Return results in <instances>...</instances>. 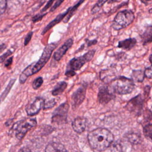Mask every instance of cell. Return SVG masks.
Returning a JSON list of instances; mask_svg holds the SVG:
<instances>
[{
  "mask_svg": "<svg viewBox=\"0 0 152 152\" xmlns=\"http://www.w3.org/2000/svg\"><path fill=\"white\" fill-rule=\"evenodd\" d=\"M128 141L133 144L140 143L141 137L137 133H129L126 135Z\"/></svg>",
  "mask_w": 152,
  "mask_h": 152,
  "instance_id": "23",
  "label": "cell"
},
{
  "mask_svg": "<svg viewBox=\"0 0 152 152\" xmlns=\"http://www.w3.org/2000/svg\"><path fill=\"white\" fill-rule=\"evenodd\" d=\"M135 84L132 79L124 76L115 78L110 81V88L112 91L120 95L131 93L134 89Z\"/></svg>",
  "mask_w": 152,
  "mask_h": 152,
  "instance_id": "3",
  "label": "cell"
},
{
  "mask_svg": "<svg viewBox=\"0 0 152 152\" xmlns=\"http://www.w3.org/2000/svg\"><path fill=\"white\" fill-rule=\"evenodd\" d=\"M88 141L90 147L97 151H104L109 148L114 140L112 133L107 129L99 128L88 134Z\"/></svg>",
  "mask_w": 152,
  "mask_h": 152,
  "instance_id": "1",
  "label": "cell"
},
{
  "mask_svg": "<svg viewBox=\"0 0 152 152\" xmlns=\"http://www.w3.org/2000/svg\"><path fill=\"white\" fill-rule=\"evenodd\" d=\"M87 126V119L83 117L76 118L72 123V129L78 134L83 132Z\"/></svg>",
  "mask_w": 152,
  "mask_h": 152,
  "instance_id": "13",
  "label": "cell"
},
{
  "mask_svg": "<svg viewBox=\"0 0 152 152\" xmlns=\"http://www.w3.org/2000/svg\"><path fill=\"white\" fill-rule=\"evenodd\" d=\"M15 81V79H11L10 81V83H8V86H7L5 90L3 91V93L1 94V96H0V103H1L2 101H4V100L6 98V97L8 94L9 92L10 91L13 84H14Z\"/></svg>",
  "mask_w": 152,
  "mask_h": 152,
  "instance_id": "21",
  "label": "cell"
},
{
  "mask_svg": "<svg viewBox=\"0 0 152 152\" xmlns=\"http://www.w3.org/2000/svg\"><path fill=\"white\" fill-rule=\"evenodd\" d=\"M54 1H53V0H51V1H49L48 2H47V4H46V5H45V6L43 8V9L42 10V12H44V11H46L52 5V4H53V2Z\"/></svg>",
  "mask_w": 152,
  "mask_h": 152,
  "instance_id": "33",
  "label": "cell"
},
{
  "mask_svg": "<svg viewBox=\"0 0 152 152\" xmlns=\"http://www.w3.org/2000/svg\"><path fill=\"white\" fill-rule=\"evenodd\" d=\"M132 77L137 82H142L145 77L144 72L141 70H134L132 72Z\"/></svg>",
  "mask_w": 152,
  "mask_h": 152,
  "instance_id": "20",
  "label": "cell"
},
{
  "mask_svg": "<svg viewBox=\"0 0 152 152\" xmlns=\"http://www.w3.org/2000/svg\"><path fill=\"white\" fill-rule=\"evenodd\" d=\"M69 106L68 103H62L53 111L52 116V122L58 124H64L66 122L67 113Z\"/></svg>",
  "mask_w": 152,
  "mask_h": 152,
  "instance_id": "7",
  "label": "cell"
},
{
  "mask_svg": "<svg viewBox=\"0 0 152 152\" xmlns=\"http://www.w3.org/2000/svg\"><path fill=\"white\" fill-rule=\"evenodd\" d=\"M18 152H24V150L23 149H20Z\"/></svg>",
  "mask_w": 152,
  "mask_h": 152,
  "instance_id": "39",
  "label": "cell"
},
{
  "mask_svg": "<svg viewBox=\"0 0 152 152\" xmlns=\"http://www.w3.org/2000/svg\"><path fill=\"white\" fill-rule=\"evenodd\" d=\"M87 43V46L89 47L92 45H96L97 43V40L94 39V40H88V42Z\"/></svg>",
  "mask_w": 152,
  "mask_h": 152,
  "instance_id": "36",
  "label": "cell"
},
{
  "mask_svg": "<svg viewBox=\"0 0 152 152\" xmlns=\"http://www.w3.org/2000/svg\"><path fill=\"white\" fill-rule=\"evenodd\" d=\"M36 124V120L32 118H26L16 122L12 127L16 138L18 140H21L26 133L31 128H34Z\"/></svg>",
  "mask_w": 152,
  "mask_h": 152,
  "instance_id": "5",
  "label": "cell"
},
{
  "mask_svg": "<svg viewBox=\"0 0 152 152\" xmlns=\"http://www.w3.org/2000/svg\"><path fill=\"white\" fill-rule=\"evenodd\" d=\"M43 78L42 77H38L36 79L34 80V81L33 83V88L34 90H37L43 84Z\"/></svg>",
  "mask_w": 152,
  "mask_h": 152,
  "instance_id": "25",
  "label": "cell"
},
{
  "mask_svg": "<svg viewBox=\"0 0 152 152\" xmlns=\"http://www.w3.org/2000/svg\"><path fill=\"white\" fill-rule=\"evenodd\" d=\"M144 102V99L142 95L140 94L129 100L125 107L129 112L139 115L142 110Z\"/></svg>",
  "mask_w": 152,
  "mask_h": 152,
  "instance_id": "8",
  "label": "cell"
},
{
  "mask_svg": "<svg viewBox=\"0 0 152 152\" xmlns=\"http://www.w3.org/2000/svg\"><path fill=\"white\" fill-rule=\"evenodd\" d=\"M7 1L0 0V14H2L6 9L7 7Z\"/></svg>",
  "mask_w": 152,
  "mask_h": 152,
  "instance_id": "28",
  "label": "cell"
},
{
  "mask_svg": "<svg viewBox=\"0 0 152 152\" xmlns=\"http://www.w3.org/2000/svg\"><path fill=\"white\" fill-rule=\"evenodd\" d=\"M84 2V1H78L75 5H74L73 7H69V10H68V12L67 14V15H66V17L64 18L65 19L63 20V21L64 23H67L69 19L71 18V17L74 15V14L75 12V11H77L78 7L80 5V4L81 3H83Z\"/></svg>",
  "mask_w": 152,
  "mask_h": 152,
  "instance_id": "19",
  "label": "cell"
},
{
  "mask_svg": "<svg viewBox=\"0 0 152 152\" xmlns=\"http://www.w3.org/2000/svg\"><path fill=\"white\" fill-rule=\"evenodd\" d=\"M95 50L92 49L88 51L82 56L72 58L69 62L66 70H72L75 71L80 69L86 63L90 61L93 59L95 54Z\"/></svg>",
  "mask_w": 152,
  "mask_h": 152,
  "instance_id": "6",
  "label": "cell"
},
{
  "mask_svg": "<svg viewBox=\"0 0 152 152\" xmlns=\"http://www.w3.org/2000/svg\"><path fill=\"white\" fill-rule=\"evenodd\" d=\"M144 135L152 141V123L147 124L143 128Z\"/></svg>",
  "mask_w": 152,
  "mask_h": 152,
  "instance_id": "22",
  "label": "cell"
},
{
  "mask_svg": "<svg viewBox=\"0 0 152 152\" xmlns=\"http://www.w3.org/2000/svg\"><path fill=\"white\" fill-rule=\"evenodd\" d=\"M66 87H67V83L66 82L61 81L58 83L52 91V95L56 96L62 94L64 91Z\"/></svg>",
  "mask_w": 152,
  "mask_h": 152,
  "instance_id": "18",
  "label": "cell"
},
{
  "mask_svg": "<svg viewBox=\"0 0 152 152\" xmlns=\"http://www.w3.org/2000/svg\"><path fill=\"white\" fill-rule=\"evenodd\" d=\"M12 53V51H11L10 50H8L7 52L4 53L2 55L0 56V63L3 62L7 59V58L10 56V55H11Z\"/></svg>",
  "mask_w": 152,
  "mask_h": 152,
  "instance_id": "29",
  "label": "cell"
},
{
  "mask_svg": "<svg viewBox=\"0 0 152 152\" xmlns=\"http://www.w3.org/2000/svg\"><path fill=\"white\" fill-rule=\"evenodd\" d=\"M65 75L67 77H72L73 76H74L76 73L74 71H72V70H66V72H65Z\"/></svg>",
  "mask_w": 152,
  "mask_h": 152,
  "instance_id": "34",
  "label": "cell"
},
{
  "mask_svg": "<svg viewBox=\"0 0 152 152\" xmlns=\"http://www.w3.org/2000/svg\"><path fill=\"white\" fill-rule=\"evenodd\" d=\"M46 14V13L43 14H38L35 15L34 17H33L32 18V21L33 23H36L40 20H41L42 19V18Z\"/></svg>",
  "mask_w": 152,
  "mask_h": 152,
  "instance_id": "30",
  "label": "cell"
},
{
  "mask_svg": "<svg viewBox=\"0 0 152 152\" xmlns=\"http://www.w3.org/2000/svg\"><path fill=\"white\" fill-rule=\"evenodd\" d=\"M56 104V101L55 99H52L48 101L47 102H45V104L43 106V109H49L52 108Z\"/></svg>",
  "mask_w": 152,
  "mask_h": 152,
  "instance_id": "26",
  "label": "cell"
},
{
  "mask_svg": "<svg viewBox=\"0 0 152 152\" xmlns=\"http://www.w3.org/2000/svg\"><path fill=\"white\" fill-rule=\"evenodd\" d=\"M144 72L145 77L148 79H152V65L147 68Z\"/></svg>",
  "mask_w": 152,
  "mask_h": 152,
  "instance_id": "27",
  "label": "cell"
},
{
  "mask_svg": "<svg viewBox=\"0 0 152 152\" xmlns=\"http://www.w3.org/2000/svg\"><path fill=\"white\" fill-rule=\"evenodd\" d=\"M57 44L52 43L44 48L41 56L38 61L36 63H32L26 68L20 75L19 81L21 84H24L27 78L33 74H34L39 72L49 60L51 55L55 49L56 48Z\"/></svg>",
  "mask_w": 152,
  "mask_h": 152,
  "instance_id": "2",
  "label": "cell"
},
{
  "mask_svg": "<svg viewBox=\"0 0 152 152\" xmlns=\"http://www.w3.org/2000/svg\"><path fill=\"white\" fill-rule=\"evenodd\" d=\"M68 10H69V8L64 12L62 13V14H59L58 15H57L56 17V18L52 20L51 22H50L46 27L45 28H44V30H43L42 33V34H45L48 31H49L52 27H53V26H55L56 24H57L58 23H59V22H61L65 17L66 15H67L68 12Z\"/></svg>",
  "mask_w": 152,
  "mask_h": 152,
  "instance_id": "15",
  "label": "cell"
},
{
  "mask_svg": "<svg viewBox=\"0 0 152 152\" xmlns=\"http://www.w3.org/2000/svg\"><path fill=\"white\" fill-rule=\"evenodd\" d=\"M86 86H81L71 96V104L73 110L76 109L83 102L86 93Z\"/></svg>",
  "mask_w": 152,
  "mask_h": 152,
  "instance_id": "9",
  "label": "cell"
},
{
  "mask_svg": "<svg viewBox=\"0 0 152 152\" xmlns=\"http://www.w3.org/2000/svg\"><path fill=\"white\" fill-rule=\"evenodd\" d=\"M106 2V1H99L97 2V3L94 5V7L92 8L91 12L92 14H94L96 12H97L100 8L102 7L103 4Z\"/></svg>",
  "mask_w": 152,
  "mask_h": 152,
  "instance_id": "24",
  "label": "cell"
},
{
  "mask_svg": "<svg viewBox=\"0 0 152 152\" xmlns=\"http://www.w3.org/2000/svg\"><path fill=\"white\" fill-rule=\"evenodd\" d=\"M32 35H33V32H32V31H30V33H28L27 34V35L26 36V38L24 39V44L25 46L27 45L29 43V42H30V40H31V39Z\"/></svg>",
  "mask_w": 152,
  "mask_h": 152,
  "instance_id": "31",
  "label": "cell"
},
{
  "mask_svg": "<svg viewBox=\"0 0 152 152\" xmlns=\"http://www.w3.org/2000/svg\"><path fill=\"white\" fill-rule=\"evenodd\" d=\"M12 59H13V58L12 57H10L8 59L6 60L5 62V67H9L11 66V65L12 64Z\"/></svg>",
  "mask_w": 152,
  "mask_h": 152,
  "instance_id": "35",
  "label": "cell"
},
{
  "mask_svg": "<svg viewBox=\"0 0 152 152\" xmlns=\"http://www.w3.org/2000/svg\"><path fill=\"white\" fill-rule=\"evenodd\" d=\"M137 43V40L135 38H128L121 41H119L118 47L125 50H130Z\"/></svg>",
  "mask_w": 152,
  "mask_h": 152,
  "instance_id": "16",
  "label": "cell"
},
{
  "mask_svg": "<svg viewBox=\"0 0 152 152\" xmlns=\"http://www.w3.org/2000/svg\"><path fill=\"white\" fill-rule=\"evenodd\" d=\"M135 16L134 12L130 10H124L118 12L115 15L112 27L116 30L127 27L134 21Z\"/></svg>",
  "mask_w": 152,
  "mask_h": 152,
  "instance_id": "4",
  "label": "cell"
},
{
  "mask_svg": "<svg viewBox=\"0 0 152 152\" xmlns=\"http://www.w3.org/2000/svg\"><path fill=\"white\" fill-rule=\"evenodd\" d=\"M44 104L45 100L43 98L40 97H36L34 100L26 107V111L27 114L30 116L37 115L42 108L43 109Z\"/></svg>",
  "mask_w": 152,
  "mask_h": 152,
  "instance_id": "10",
  "label": "cell"
},
{
  "mask_svg": "<svg viewBox=\"0 0 152 152\" xmlns=\"http://www.w3.org/2000/svg\"><path fill=\"white\" fill-rule=\"evenodd\" d=\"M149 12H150V13H152V8H151V9L149 10Z\"/></svg>",
  "mask_w": 152,
  "mask_h": 152,
  "instance_id": "40",
  "label": "cell"
},
{
  "mask_svg": "<svg viewBox=\"0 0 152 152\" xmlns=\"http://www.w3.org/2000/svg\"><path fill=\"white\" fill-rule=\"evenodd\" d=\"M141 37L143 45H147L152 42V25L146 27Z\"/></svg>",
  "mask_w": 152,
  "mask_h": 152,
  "instance_id": "17",
  "label": "cell"
},
{
  "mask_svg": "<svg viewBox=\"0 0 152 152\" xmlns=\"http://www.w3.org/2000/svg\"><path fill=\"white\" fill-rule=\"evenodd\" d=\"M63 2V1H60V0H58V1H56V2H55V4L52 7V8H50V12H52V11H53L56 8H58L60 5H61V4H62Z\"/></svg>",
  "mask_w": 152,
  "mask_h": 152,
  "instance_id": "32",
  "label": "cell"
},
{
  "mask_svg": "<svg viewBox=\"0 0 152 152\" xmlns=\"http://www.w3.org/2000/svg\"><path fill=\"white\" fill-rule=\"evenodd\" d=\"M6 48V45L5 44H2L1 46H0V52L4 50Z\"/></svg>",
  "mask_w": 152,
  "mask_h": 152,
  "instance_id": "37",
  "label": "cell"
},
{
  "mask_svg": "<svg viewBox=\"0 0 152 152\" xmlns=\"http://www.w3.org/2000/svg\"><path fill=\"white\" fill-rule=\"evenodd\" d=\"M149 61H150V62H151V65H152V55H151L149 56Z\"/></svg>",
  "mask_w": 152,
  "mask_h": 152,
  "instance_id": "38",
  "label": "cell"
},
{
  "mask_svg": "<svg viewBox=\"0 0 152 152\" xmlns=\"http://www.w3.org/2000/svg\"><path fill=\"white\" fill-rule=\"evenodd\" d=\"M115 97L107 86L100 87L97 93V100L102 104H106Z\"/></svg>",
  "mask_w": 152,
  "mask_h": 152,
  "instance_id": "11",
  "label": "cell"
},
{
  "mask_svg": "<svg viewBox=\"0 0 152 152\" xmlns=\"http://www.w3.org/2000/svg\"><path fill=\"white\" fill-rule=\"evenodd\" d=\"M73 39L70 38L68 39L59 49H58L53 54L54 59L58 61L61 59L63 56L66 53L67 50L72 46Z\"/></svg>",
  "mask_w": 152,
  "mask_h": 152,
  "instance_id": "12",
  "label": "cell"
},
{
  "mask_svg": "<svg viewBox=\"0 0 152 152\" xmlns=\"http://www.w3.org/2000/svg\"><path fill=\"white\" fill-rule=\"evenodd\" d=\"M45 152H68L65 147L61 143L52 142L49 143L46 148Z\"/></svg>",
  "mask_w": 152,
  "mask_h": 152,
  "instance_id": "14",
  "label": "cell"
}]
</instances>
